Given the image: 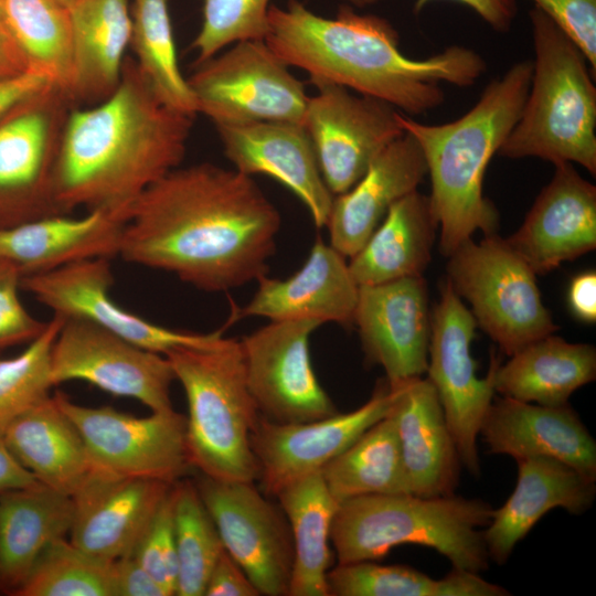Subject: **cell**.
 I'll use <instances>...</instances> for the list:
<instances>
[{
    "label": "cell",
    "mask_w": 596,
    "mask_h": 596,
    "mask_svg": "<svg viewBox=\"0 0 596 596\" xmlns=\"http://www.w3.org/2000/svg\"><path fill=\"white\" fill-rule=\"evenodd\" d=\"M280 224L251 175L209 162L178 167L132 204L119 256L226 291L267 274Z\"/></svg>",
    "instance_id": "obj_1"
},
{
    "label": "cell",
    "mask_w": 596,
    "mask_h": 596,
    "mask_svg": "<svg viewBox=\"0 0 596 596\" xmlns=\"http://www.w3.org/2000/svg\"><path fill=\"white\" fill-rule=\"evenodd\" d=\"M265 41L286 65L307 72L315 86H342L409 115L443 104L440 83L470 86L487 67L477 52L458 45L426 58L408 57L390 21L358 13L351 4H340L334 18L298 0L285 8L273 4Z\"/></svg>",
    "instance_id": "obj_2"
},
{
    "label": "cell",
    "mask_w": 596,
    "mask_h": 596,
    "mask_svg": "<svg viewBox=\"0 0 596 596\" xmlns=\"http://www.w3.org/2000/svg\"><path fill=\"white\" fill-rule=\"evenodd\" d=\"M193 120L163 103L135 58L126 56L114 93L70 113L56 169L61 211L130 214L150 185L180 167Z\"/></svg>",
    "instance_id": "obj_3"
},
{
    "label": "cell",
    "mask_w": 596,
    "mask_h": 596,
    "mask_svg": "<svg viewBox=\"0 0 596 596\" xmlns=\"http://www.w3.org/2000/svg\"><path fill=\"white\" fill-rule=\"evenodd\" d=\"M532 71V61L513 64L485 88L470 110L450 123L426 125L397 113L401 128L417 141L427 166L428 198L444 256H450L477 230L496 233L499 216L483 195V179L490 159L521 115Z\"/></svg>",
    "instance_id": "obj_4"
},
{
    "label": "cell",
    "mask_w": 596,
    "mask_h": 596,
    "mask_svg": "<svg viewBox=\"0 0 596 596\" xmlns=\"http://www.w3.org/2000/svg\"><path fill=\"white\" fill-rule=\"evenodd\" d=\"M488 502L450 494H369L338 505L330 541L338 564L383 558L393 547L417 544L437 551L455 568H488L483 531L492 517Z\"/></svg>",
    "instance_id": "obj_5"
},
{
    "label": "cell",
    "mask_w": 596,
    "mask_h": 596,
    "mask_svg": "<svg viewBox=\"0 0 596 596\" xmlns=\"http://www.w3.org/2000/svg\"><path fill=\"white\" fill-rule=\"evenodd\" d=\"M529 17L535 54L530 89L498 152L554 166L574 162L595 175V77L579 47L545 12L534 7Z\"/></svg>",
    "instance_id": "obj_6"
},
{
    "label": "cell",
    "mask_w": 596,
    "mask_h": 596,
    "mask_svg": "<svg viewBox=\"0 0 596 596\" xmlns=\"http://www.w3.org/2000/svg\"><path fill=\"white\" fill-rule=\"evenodd\" d=\"M166 356L187 396L191 467L217 480L254 482L259 468L251 438L260 413L246 382L240 340L222 337L213 345Z\"/></svg>",
    "instance_id": "obj_7"
},
{
    "label": "cell",
    "mask_w": 596,
    "mask_h": 596,
    "mask_svg": "<svg viewBox=\"0 0 596 596\" xmlns=\"http://www.w3.org/2000/svg\"><path fill=\"white\" fill-rule=\"evenodd\" d=\"M449 257L448 280L507 355L558 328L542 302L534 272L496 233L468 238Z\"/></svg>",
    "instance_id": "obj_8"
},
{
    "label": "cell",
    "mask_w": 596,
    "mask_h": 596,
    "mask_svg": "<svg viewBox=\"0 0 596 596\" xmlns=\"http://www.w3.org/2000/svg\"><path fill=\"white\" fill-rule=\"evenodd\" d=\"M73 107L68 94L49 83L0 118V228L64 214L56 169Z\"/></svg>",
    "instance_id": "obj_9"
},
{
    "label": "cell",
    "mask_w": 596,
    "mask_h": 596,
    "mask_svg": "<svg viewBox=\"0 0 596 596\" xmlns=\"http://www.w3.org/2000/svg\"><path fill=\"white\" fill-rule=\"evenodd\" d=\"M188 84L198 114L213 125L254 121L302 124L309 96L265 40H244L194 64Z\"/></svg>",
    "instance_id": "obj_10"
},
{
    "label": "cell",
    "mask_w": 596,
    "mask_h": 596,
    "mask_svg": "<svg viewBox=\"0 0 596 596\" xmlns=\"http://www.w3.org/2000/svg\"><path fill=\"white\" fill-rule=\"evenodd\" d=\"M53 396L79 432L92 470L174 483L192 468L187 416L173 408L136 417L79 405L62 392Z\"/></svg>",
    "instance_id": "obj_11"
},
{
    "label": "cell",
    "mask_w": 596,
    "mask_h": 596,
    "mask_svg": "<svg viewBox=\"0 0 596 596\" xmlns=\"http://www.w3.org/2000/svg\"><path fill=\"white\" fill-rule=\"evenodd\" d=\"M476 319L447 281L430 318L428 381L435 387L455 440L461 465L480 476L477 437L494 396V374L500 360L492 353L485 377L479 379L470 345Z\"/></svg>",
    "instance_id": "obj_12"
},
{
    "label": "cell",
    "mask_w": 596,
    "mask_h": 596,
    "mask_svg": "<svg viewBox=\"0 0 596 596\" xmlns=\"http://www.w3.org/2000/svg\"><path fill=\"white\" fill-rule=\"evenodd\" d=\"M85 381L116 396L139 401L151 412L171 409L175 380L169 359L78 318H64L51 350L53 385Z\"/></svg>",
    "instance_id": "obj_13"
},
{
    "label": "cell",
    "mask_w": 596,
    "mask_h": 596,
    "mask_svg": "<svg viewBox=\"0 0 596 596\" xmlns=\"http://www.w3.org/2000/svg\"><path fill=\"white\" fill-rule=\"evenodd\" d=\"M198 492L225 551L264 596H288L294 562L289 523L281 508L248 481L200 475Z\"/></svg>",
    "instance_id": "obj_14"
},
{
    "label": "cell",
    "mask_w": 596,
    "mask_h": 596,
    "mask_svg": "<svg viewBox=\"0 0 596 596\" xmlns=\"http://www.w3.org/2000/svg\"><path fill=\"white\" fill-rule=\"evenodd\" d=\"M302 126L322 178L336 196L350 190L374 158L404 134L391 104L332 85H316Z\"/></svg>",
    "instance_id": "obj_15"
},
{
    "label": "cell",
    "mask_w": 596,
    "mask_h": 596,
    "mask_svg": "<svg viewBox=\"0 0 596 596\" xmlns=\"http://www.w3.org/2000/svg\"><path fill=\"white\" fill-rule=\"evenodd\" d=\"M313 319L270 321L241 342L248 389L260 415L304 423L338 413L313 371L309 340Z\"/></svg>",
    "instance_id": "obj_16"
},
{
    "label": "cell",
    "mask_w": 596,
    "mask_h": 596,
    "mask_svg": "<svg viewBox=\"0 0 596 596\" xmlns=\"http://www.w3.org/2000/svg\"><path fill=\"white\" fill-rule=\"evenodd\" d=\"M109 260L88 259L23 276L21 288L50 308L53 315L91 321L163 355L181 348L210 347L223 337L222 330L195 333L169 329L117 305L109 294L114 283Z\"/></svg>",
    "instance_id": "obj_17"
},
{
    "label": "cell",
    "mask_w": 596,
    "mask_h": 596,
    "mask_svg": "<svg viewBox=\"0 0 596 596\" xmlns=\"http://www.w3.org/2000/svg\"><path fill=\"white\" fill-rule=\"evenodd\" d=\"M394 393L379 381L372 396L359 408L304 423L283 424L260 415L251 443L263 488L276 494L289 483L321 469L344 451L368 428L385 417Z\"/></svg>",
    "instance_id": "obj_18"
},
{
    "label": "cell",
    "mask_w": 596,
    "mask_h": 596,
    "mask_svg": "<svg viewBox=\"0 0 596 596\" xmlns=\"http://www.w3.org/2000/svg\"><path fill=\"white\" fill-rule=\"evenodd\" d=\"M430 318L422 276L359 286L353 323L365 361L380 365L390 385L427 371Z\"/></svg>",
    "instance_id": "obj_19"
},
{
    "label": "cell",
    "mask_w": 596,
    "mask_h": 596,
    "mask_svg": "<svg viewBox=\"0 0 596 596\" xmlns=\"http://www.w3.org/2000/svg\"><path fill=\"white\" fill-rule=\"evenodd\" d=\"M214 127L235 170L276 179L305 204L318 228L326 226L334 195L322 178L302 124L254 121Z\"/></svg>",
    "instance_id": "obj_20"
},
{
    "label": "cell",
    "mask_w": 596,
    "mask_h": 596,
    "mask_svg": "<svg viewBox=\"0 0 596 596\" xmlns=\"http://www.w3.org/2000/svg\"><path fill=\"white\" fill-rule=\"evenodd\" d=\"M172 485L92 470L71 496L68 540L105 562L129 555Z\"/></svg>",
    "instance_id": "obj_21"
},
{
    "label": "cell",
    "mask_w": 596,
    "mask_h": 596,
    "mask_svg": "<svg viewBox=\"0 0 596 596\" xmlns=\"http://www.w3.org/2000/svg\"><path fill=\"white\" fill-rule=\"evenodd\" d=\"M534 274H545L563 262L596 247V188L572 163L555 166L519 230L505 238Z\"/></svg>",
    "instance_id": "obj_22"
},
{
    "label": "cell",
    "mask_w": 596,
    "mask_h": 596,
    "mask_svg": "<svg viewBox=\"0 0 596 596\" xmlns=\"http://www.w3.org/2000/svg\"><path fill=\"white\" fill-rule=\"evenodd\" d=\"M479 435L489 453L515 460L550 457L596 480V443L568 405L544 406L503 396L493 400Z\"/></svg>",
    "instance_id": "obj_23"
},
{
    "label": "cell",
    "mask_w": 596,
    "mask_h": 596,
    "mask_svg": "<svg viewBox=\"0 0 596 596\" xmlns=\"http://www.w3.org/2000/svg\"><path fill=\"white\" fill-rule=\"evenodd\" d=\"M390 387L407 493L454 494L462 465L435 387L422 376Z\"/></svg>",
    "instance_id": "obj_24"
},
{
    "label": "cell",
    "mask_w": 596,
    "mask_h": 596,
    "mask_svg": "<svg viewBox=\"0 0 596 596\" xmlns=\"http://www.w3.org/2000/svg\"><path fill=\"white\" fill-rule=\"evenodd\" d=\"M241 317H264L270 321L313 319L322 324L353 323L359 286L345 256L320 237L313 243L302 267L286 279L258 280Z\"/></svg>",
    "instance_id": "obj_25"
},
{
    "label": "cell",
    "mask_w": 596,
    "mask_h": 596,
    "mask_svg": "<svg viewBox=\"0 0 596 596\" xmlns=\"http://www.w3.org/2000/svg\"><path fill=\"white\" fill-rule=\"evenodd\" d=\"M125 212L91 210L79 217L56 214L0 228V258L23 276L77 262L119 256Z\"/></svg>",
    "instance_id": "obj_26"
},
{
    "label": "cell",
    "mask_w": 596,
    "mask_h": 596,
    "mask_svg": "<svg viewBox=\"0 0 596 596\" xmlns=\"http://www.w3.org/2000/svg\"><path fill=\"white\" fill-rule=\"evenodd\" d=\"M426 173L417 141L404 131L374 158L350 190L334 196L326 224L330 245L343 256L352 257L390 207L416 191Z\"/></svg>",
    "instance_id": "obj_27"
},
{
    "label": "cell",
    "mask_w": 596,
    "mask_h": 596,
    "mask_svg": "<svg viewBox=\"0 0 596 596\" xmlns=\"http://www.w3.org/2000/svg\"><path fill=\"white\" fill-rule=\"evenodd\" d=\"M518 462L515 488L502 507L493 509L483 530L489 558L503 565L515 545L554 508L583 514L596 498V480L550 457H528Z\"/></svg>",
    "instance_id": "obj_28"
},
{
    "label": "cell",
    "mask_w": 596,
    "mask_h": 596,
    "mask_svg": "<svg viewBox=\"0 0 596 596\" xmlns=\"http://www.w3.org/2000/svg\"><path fill=\"white\" fill-rule=\"evenodd\" d=\"M72 34L74 107L96 105L117 88L130 44L127 0H74L68 7Z\"/></svg>",
    "instance_id": "obj_29"
},
{
    "label": "cell",
    "mask_w": 596,
    "mask_h": 596,
    "mask_svg": "<svg viewBox=\"0 0 596 596\" xmlns=\"http://www.w3.org/2000/svg\"><path fill=\"white\" fill-rule=\"evenodd\" d=\"M72 521V497L40 482L0 493V594L15 595Z\"/></svg>",
    "instance_id": "obj_30"
},
{
    "label": "cell",
    "mask_w": 596,
    "mask_h": 596,
    "mask_svg": "<svg viewBox=\"0 0 596 596\" xmlns=\"http://www.w3.org/2000/svg\"><path fill=\"white\" fill-rule=\"evenodd\" d=\"M1 439L40 483L64 494L72 496L92 471L84 440L54 396L19 416Z\"/></svg>",
    "instance_id": "obj_31"
},
{
    "label": "cell",
    "mask_w": 596,
    "mask_h": 596,
    "mask_svg": "<svg viewBox=\"0 0 596 596\" xmlns=\"http://www.w3.org/2000/svg\"><path fill=\"white\" fill-rule=\"evenodd\" d=\"M437 220L428 195L417 190L394 203L349 268L358 286L422 276L427 267Z\"/></svg>",
    "instance_id": "obj_32"
},
{
    "label": "cell",
    "mask_w": 596,
    "mask_h": 596,
    "mask_svg": "<svg viewBox=\"0 0 596 596\" xmlns=\"http://www.w3.org/2000/svg\"><path fill=\"white\" fill-rule=\"evenodd\" d=\"M498 365L494 390L503 396L544 406H562L596 377V350L552 334L523 347Z\"/></svg>",
    "instance_id": "obj_33"
},
{
    "label": "cell",
    "mask_w": 596,
    "mask_h": 596,
    "mask_svg": "<svg viewBox=\"0 0 596 596\" xmlns=\"http://www.w3.org/2000/svg\"><path fill=\"white\" fill-rule=\"evenodd\" d=\"M276 498L289 523L294 545L288 596H329V541L339 503L330 494L321 471L289 483Z\"/></svg>",
    "instance_id": "obj_34"
},
{
    "label": "cell",
    "mask_w": 596,
    "mask_h": 596,
    "mask_svg": "<svg viewBox=\"0 0 596 596\" xmlns=\"http://www.w3.org/2000/svg\"><path fill=\"white\" fill-rule=\"evenodd\" d=\"M322 479L340 504L369 494L407 493L401 447L387 414L321 469Z\"/></svg>",
    "instance_id": "obj_35"
},
{
    "label": "cell",
    "mask_w": 596,
    "mask_h": 596,
    "mask_svg": "<svg viewBox=\"0 0 596 596\" xmlns=\"http://www.w3.org/2000/svg\"><path fill=\"white\" fill-rule=\"evenodd\" d=\"M479 573L453 567L443 578L405 565L374 561L338 564L327 573L329 596H508L500 585Z\"/></svg>",
    "instance_id": "obj_36"
},
{
    "label": "cell",
    "mask_w": 596,
    "mask_h": 596,
    "mask_svg": "<svg viewBox=\"0 0 596 596\" xmlns=\"http://www.w3.org/2000/svg\"><path fill=\"white\" fill-rule=\"evenodd\" d=\"M0 8L29 72L68 94L73 75L68 8L56 0H0Z\"/></svg>",
    "instance_id": "obj_37"
},
{
    "label": "cell",
    "mask_w": 596,
    "mask_h": 596,
    "mask_svg": "<svg viewBox=\"0 0 596 596\" xmlns=\"http://www.w3.org/2000/svg\"><path fill=\"white\" fill-rule=\"evenodd\" d=\"M130 17L129 47L136 63L163 103L195 117V98L178 63L168 0H131Z\"/></svg>",
    "instance_id": "obj_38"
},
{
    "label": "cell",
    "mask_w": 596,
    "mask_h": 596,
    "mask_svg": "<svg viewBox=\"0 0 596 596\" xmlns=\"http://www.w3.org/2000/svg\"><path fill=\"white\" fill-rule=\"evenodd\" d=\"M172 491L178 558L175 595L203 596L210 573L225 549L195 483L180 479Z\"/></svg>",
    "instance_id": "obj_39"
},
{
    "label": "cell",
    "mask_w": 596,
    "mask_h": 596,
    "mask_svg": "<svg viewBox=\"0 0 596 596\" xmlns=\"http://www.w3.org/2000/svg\"><path fill=\"white\" fill-rule=\"evenodd\" d=\"M14 596H116L113 562L60 539L41 554Z\"/></svg>",
    "instance_id": "obj_40"
},
{
    "label": "cell",
    "mask_w": 596,
    "mask_h": 596,
    "mask_svg": "<svg viewBox=\"0 0 596 596\" xmlns=\"http://www.w3.org/2000/svg\"><path fill=\"white\" fill-rule=\"evenodd\" d=\"M63 321L53 315L21 353L0 359V439L19 416L50 396L51 350Z\"/></svg>",
    "instance_id": "obj_41"
},
{
    "label": "cell",
    "mask_w": 596,
    "mask_h": 596,
    "mask_svg": "<svg viewBox=\"0 0 596 596\" xmlns=\"http://www.w3.org/2000/svg\"><path fill=\"white\" fill-rule=\"evenodd\" d=\"M203 20L191 49L195 64L244 40H265L270 0H202Z\"/></svg>",
    "instance_id": "obj_42"
},
{
    "label": "cell",
    "mask_w": 596,
    "mask_h": 596,
    "mask_svg": "<svg viewBox=\"0 0 596 596\" xmlns=\"http://www.w3.org/2000/svg\"><path fill=\"white\" fill-rule=\"evenodd\" d=\"M173 485L156 509L130 553L166 589L169 596L175 595L178 576Z\"/></svg>",
    "instance_id": "obj_43"
},
{
    "label": "cell",
    "mask_w": 596,
    "mask_h": 596,
    "mask_svg": "<svg viewBox=\"0 0 596 596\" xmlns=\"http://www.w3.org/2000/svg\"><path fill=\"white\" fill-rule=\"evenodd\" d=\"M21 278L14 264L0 258V350L31 342L47 324L32 317L22 305L18 292Z\"/></svg>",
    "instance_id": "obj_44"
},
{
    "label": "cell",
    "mask_w": 596,
    "mask_h": 596,
    "mask_svg": "<svg viewBox=\"0 0 596 596\" xmlns=\"http://www.w3.org/2000/svg\"><path fill=\"white\" fill-rule=\"evenodd\" d=\"M579 47L596 75V0H532Z\"/></svg>",
    "instance_id": "obj_45"
},
{
    "label": "cell",
    "mask_w": 596,
    "mask_h": 596,
    "mask_svg": "<svg viewBox=\"0 0 596 596\" xmlns=\"http://www.w3.org/2000/svg\"><path fill=\"white\" fill-rule=\"evenodd\" d=\"M206 596H259L244 570L224 551L214 564L206 582Z\"/></svg>",
    "instance_id": "obj_46"
},
{
    "label": "cell",
    "mask_w": 596,
    "mask_h": 596,
    "mask_svg": "<svg viewBox=\"0 0 596 596\" xmlns=\"http://www.w3.org/2000/svg\"><path fill=\"white\" fill-rule=\"evenodd\" d=\"M113 575L116 596H169L131 554L113 562Z\"/></svg>",
    "instance_id": "obj_47"
},
{
    "label": "cell",
    "mask_w": 596,
    "mask_h": 596,
    "mask_svg": "<svg viewBox=\"0 0 596 596\" xmlns=\"http://www.w3.org/2000/svg\"><path fill=\"white\" fill-rule=\"evenodd\" d=\"M355 8H365L377 0H347ZM430 0H416L414 13H419ZM478 13L492 29L499 32L508 31L517 14L515 0H455Z\"/></svg>",
    "instance_id": "obj_48"
},
{
    "label": "cell",
    "mask_w": 596,
    "mask_h": 596,
    "mask_svg": "<svg viewBox=\"0 0 596 596\" xmlns=\"http://www.w3.org/2000/svg\"><path fill=\"white\" fill-rule=\"evenodd\" d=\"M49 83L43 76L31 72L0 79V118Z\"/></svg>",
    "instance_id": "obj_49"
},
{
    "label": "cell",
    "mask_w": 596,
    "mask_h": 596,
    "mask_svg": "<svg viewBox=\"0 0 596 596\" xmlns=\"http://www.w3.org/2000/svg\"><path fill=\"white\" fill-rule=\"evenodd\" d=\"M568 304L575 317L585 322H595L596 273L594 270L584 272L572 279Z\"/></svg>",
    "instance_id": "obj_50"
},
{
    "label": "cell",
    "mask_w": 596,
    "mask_h": 596,
    "mask_svg": "<svg viewBox=\"0 0 596 596\" xmlns=\"http://www.w3.org/2000/svg\"><path fill=\"white\" fill-rule=\"evenodd\" d=\"M29 72L26 62L14 43L0 8V79Z\"/></svg>",
    "instance_id": "obj_51"
},
{
    "label": "cell",
    "mask_w": 596,
    "mask_h": 596,
    "mask_svg": "<svg viewBox=\"0 0 596 596\" xmlns=\"http://www.w3.org/2000/svg\"><path fill=\"white\" fill-rule=\"evenodd\" d=\"M39 482L10 453L0 439V493Z\"/></svg>",
    "instance_id": "obj_52"
},
{
    "label": "cell",
    "mask_w": 596,
    "mask_h": 596,
    "mask_svg": "<svg viewBox=\"0 0 596 596\" xmlns=\"http://www.w3.org/2000/svg\"><path fill=\"white\" fill-rule=\"evenodd\" d=\"M56 1H58L60 3L68 8L73 3L74 0H56Z\"/></svg>",
    "instance_id": "obj_53"
}]
</instances>
